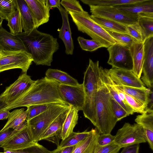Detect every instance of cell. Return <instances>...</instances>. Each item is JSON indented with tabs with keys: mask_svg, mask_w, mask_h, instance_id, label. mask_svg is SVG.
<instances>
[{
	"mask_svg": "<svg viewBox=\"0 0 153 153\" xmlns=\"http://www.w3.org/2000/svg\"><path fill=\"white\" fill-rule=\"evenodd\" d=\"M59 84L45 76L35 80L27 91L0 110L9 111L18 107H27L36 105L67 104L60 95L59 91Z\"/></svg>",
	"mask_w": 153,
	"mask_h": 153,
	"instance_id": "1",
	"label": "cell"
},
{
	"mask_svg": "<svg viewBox=\"0 0 153 153\" xmlns=\"http://www.w3.org/2000/svg\"><path fill=\"white\" fill-rule=\"evenodd\" d=\"M22 41L27 52L37 65H51L54 53L59 49L56 38L35 28L16 35Z\"/></svg>",
	"mask_w": 153,
	"mask_h": 153,
	"instance_id": "2",
	"label": "cell"
},
{
	"mask_svg": "<svg viewBox=\"0 0 153 153\" xmlns=\"http://www.w3.org/2000/svg\"><path fill=\"white\" fill-rule=\"evenodd\" d=\"M98 86L96 128L100 134H111L118 121L113 111L111 95L100 72Z\"/></svg>",
	"mask_w": 153,
	"mask_h": 153,
	"instance_id": "3",
	"label": "cell"
},
{
	"mask_svg": "<svg viewBox=\"0 0 153 153\" xmlns=\"http://www.w3.org/2000/svg\"><path fill=\"white\" fill-rule=\"evenodd\" d=\"M100 69L98 61L89 59V65L84 73L82 84L85 98L82 111L84 117L95 127L97 125L96 101Z\"/></svg>",
	"mask_w": 153,
	"mask_h": 153,
	"instance_id": "4",
	"label": "cell"
},
{
	"mask_svg": "<svg viewBox=\"0 0 153 153\" xmlns=\"http://www.w3.org/2000/svg\"><path fill=\"white\" fill-rule=\"evenodd\" d=\"M68 13L79 31L86 33L105 48H108L117 43L104 28L92 19L87 12Z\"/></svg>",
	"mask_w": 153,
	"mask_h": 153,
	"instance_id": "5",
	"label": "cell"
},
{
	"mask_svg": "<svg viewBox=\"0 0 153 153\" xmlns=\"http://www.w3.org/2000/svg\"><path fill=\"white\" fill-rule=\"evenodd\" d=\"M71 107L67 104H50L45 111L27 121L35 142L38 143L51 123L60 114Z\"/></svg>",
	"mask_w": 153,
	"mask_h": 153,
	"instance_id": "6",
	"label": "cell"
},
{
	"mask_svg": "<svg viewBox=\"0 0 153 153\" xmlns=\"http://www.w3.org/2000/svg\"><path fill=\"white\" fill-rule=\"evenodd\" d=\"M146 142L142 127L137 123H125L117 131L114 142L120 148Z\"/></svg>",
	"mask_w": 153,
	"mask_h": 153,
	"instance_id": "7",
	"label": "cell"
},
{
	"mask_svg": "<svg viewBox=\"0 0 153 153\" xmlns=\"http://www.w3.org/2000/svg\"><path fill=\"white\" fill-rule=\"evenodd\" d=\"M33 61L31 55L26 51H4L0 57V73L15 68L27 73Z\"/></svg>",
	"mask_w": 153,
	"mask_h": 153,
	"instance_id": "8",
	"label": "cell"
},
{
	"mask_svg": "<svg viewBox=\"0 0 153 153\" xmlns=\"http://www.w3.org/2000/svg\"><path fill=\"white\" fill-rule=\"evenodd\" d=\"M109 57L107 63L112 68L132 71L133 62L129 48L117 43L107 48Z\"/></svg>",
	"mask_w": 153,
	"mask_h": 153,
	"instance_id": "9",
	"label": "cell"
},
{
	"mask_svg": "<svg viewBox=\"0 0 153 153\" xmlns=\"http://www.w3.org/2000/svg\"><path fill=\"white\" fill-rule=\"evenodd\" d=\"M92 15L107 18L126 25L137 22L138 15L119 10L114 7L89 6Z\"/></svg>",
	"mask_w": 153,
	"mask_h": 153,
	"instance_id": "10",
	"label": "cell"
},
{
	"mask_svg": "<svg viewBox=\"0 0 153 153\" xmlns=\"http://www.w3.org/2000/svg\"><path fill=\"white\" fill-rule=\"evenodd\" d=\"M59 91L66 104L73 106L79 111L82 110L85 95L82 84L77 86L59 84Z\"/></svg>",
	"mask_w": 153,
	"mask_h": 153,
	"instance_id": "11",
	"label": "cell"
},
{
	"mask_svg": "<svg viewBox=\"0 0 153 153\" xmlns=\"http://www.w3.org/2000/svg\"><path fill=\"white\" fill-rule=\"evenodd\" d=\"M35 81L27 73H23L15 82L6 88L0 96L8 105L27 91Z\"/></svg>",
	"mask_w": 153,
	"mask_h": 153,
	"instance_id": "12",
	"label": "cell"
},
{
	"mask_svg": "<svg viewBox=\"0 0 153 153\" xmlns=\"http://www.w3.org/2000/svg\"><path fill=\"white\" fill-rule=\"evenodd\" d=\"M111 80L117 85H122L146 88L145 85L140 78L132 71L112 68L108 69Z\"/></svg>",
	"mask_w": 153,
	"mask_h": 153,
	"instance_id": "13",
	"label": "cell"
},
{
	"mask_svg": "<svg viewBox=\"0 0 153 153\" xmlns=\"http://www.w3.org/2000/svg\"><path fill=\"white\" fill-rule=\"evenodd\" d=\"M35 143L27 123L19 131L7 140L1 147L4 151L16 150L30 146Z\"/></svg>",
	"mask_w": 153,
	"mask_h": 153,
	"instance_id": "14",
	"label": "cell"
},
{
	"mask_svg": "<svg viewBox=\"0 0 153 153\" xmlns=\"http://www.w3.org/2000/svg\"><path fill=\"white\" fill-rule=\"evenodd\" d=\"M141 80L148 88L153 86V37L144 41V54Z\"/></svg>",
	"mask_w": 153,
	"mask_h": 153,
	"instance_id": "15",
	"label": "cell"
},
{
	"mask_svg": "<svg viewBox=\"0 0 153 153\" xmlns=\"http://www.w3.org/2000/svg\"><path fill=\"white\" fill-rule=\"evenodd\" d=\"M70 108L55 119L42 136L40 140H45L52 142L56 144L57 147L59 145L60 140L61 139L63 125Z\"/></svg>",
	"mask_w": 153,
	"mask_h": 153,
	"instance_id": "16",
	"label": "cell"
},
{
	"mask_svg": "<svg viewBox=\"0 0 153 153\" xmlns=\"http://www.w3.org/2000/svg\"><path fill=\"white\" fill-rule=\"evenodd\" d=\"M25 0L32 13L36 28L49 21L50 10L46 5L45 0Z\"/></svg>",
	"mask_w": 153,
	"mask_h": 153,
	"instance_id": "17",
	"label": "cell"
},
{
	"mask_svg": "<svg viewBox=\"0 0 153 153\" xmlns=\"http://www.w3.org/2000/svg\"><path fill=\"white\" fill-rule=\"evenodd\" d=\"M59 9L62 16V25L58 29L59 37L63 42L65 47V53L67 55H72L74 50L73 41L69 22L68 13L61 6Z\"/></svg>",
	"mask_w": 153,
	"mask_h": 153,
	"instance_id": "18",
	"label": "cell"
},
{
	"mask_svg": "<svg viewBox=\"0 0 153 153\" xmlns=\"http://www.w3.org/2000/svg\"><path fill=\"white\" fill-rule=\"evenodd\" d=\"M119 10L138 15L153 16V0H142L134 3L114 6Z\"/></svg>",
	"mask_w": 153,
	"mask_h": 153,
	"instance_id": "19",
	"label": "cell"
},
{
	"mask_svg": "<svg viewBox=\"0 0 153 153\" xmlns=\"http://www.w3.org/2000/svg\"><path fill=\"white\" fill-rule=\"evenodd\" d=\"M0 46L4 51H17L26 50L21 40L16 35L0 27Z\"/></svg>",
	"mask_w": 153,
	"mask_h": 153,
	"instance_id": "20",
	"label": "cell"
},
{
	"mask_svg": "<svg viewBox=\"0 0 153 153\" xmlns=\"http://www.w3.org/2000/svg\"><path fill=\"white\" fill-rule=\"evenodd\" d=\"M136 123L143 128L146 142L152 151L153 150V110L146 109L144 112L137 116Z\"/></svg>",
	"mask_w": 153,
	"mask_h": 153,
	"instance_id": "21",
	"label": "cell"
},
{
	"mask_svg": "<svg viewBox=\"0 0 153 153\" xmlns=\"http://www.w3.org/2000/svg\"><path fill=\"white\" fill-rule=\"evenodd\" d=\"M133 62L132 71L139 78L142 74L144 54V42L134 43L129 48Z\"/></svg>",
	"mask_w": 153,
	"mask_h": 153,
	"instance_id": "22",
	"label": "cell"
},
{
	"mask_svg": "<svg viewBox=\"0 0 153 153\" xmlns=\"http://www.w3.org/2000/svg\"><path fill=\"white\" fill-rule=\"evenodd\" d=\"M100 133L97 128H93L91 134L76 145L71 153H95L98 146L97 138Z\"/></svg>",
	"mask_w": 153,
	"mask_h": 153,
	"instance_id": "23",
	"label": "cell"
},
{
	"mask_svg": "<svg viewBox=\"0 0 153 153\" xmlns=\"http://www.w3.org/2000/svg\"><path fill=\"white\" fill-rule=\"evenodd\" d=\"M16 1L20 12L23 30L24 32L30 31L36 28L31 10L25 0H16Z\"/></svg>",
	"mask_w": 153,
	"mask_h": 153,
	"instance_id": "24",
	"label": "cell"
},
{
	"mask_svg": "<svg viewBox=\"0 0 153 153\" xmlns=\"http://www.w3.org/2000/svg\"><path fill=\"white\" fill-rule=\"evenodd\" d=\"M100 72L102 79L106 85L112 97L120 104L129 115L134 113L133 109L125 105L120 99L117 93L116 87L114 82L110 79L107 69L100 67Z\"/></svg>",
	"mask_w": 153,
	"mask_h": 153,
	"instance_id": "25",
	"label": "cell"
},
{
	"mask_svg": "<svg viewBox=\"0 0 153 153\" xmlns=\"http://www.w3.org/2000/svg\"><path fill=\"white\" fill-rule=\"evenodd\" d=\"M27 113V109L25 110L24 108L15 109L10 112L7 122L0 131H4L19 127L26 120Z\"/></svg>",
	"mask_w": 153,
	"mask_h": 153,
	"instance_id": "26",
	"label": "cell"
},
{
	"mask_svg": "<svg viewBox=\"0 0 153 153\" xmlns=\"http://www.w3.org/2000/svg\"><path fill=\"white\" fill-rule=\"evenodd\" d=\"M45 75L48 78L54 80L60 84L74 86L80 84L76 79L60 70L49 68L45 72Z\"/></svg>",
	"mask_w": 153,
	"mask_h": 153,
	"instance_id": "27",
	"label": "cell"
},
{
	"mask_svg": "<svg viewBox=\"0 0 153 153\" xmlns=\"http://www.w3.org/2000/svg\"><path fill=\"white\" fill-rule=\"evenodd\" d=\"M79 111L75 108L71 106L66 118L63 124L61 134V139L64 140L73 132L77 123Z\"/></svg>",
	"mask_w": 153,
	"mask_h": 153,
	"instance_id": "28",
	"label": "cell"
},
{
	"mask_svg": "<svg viewBox=\"0 0 153 153\" xmlns=\"http://www.w3.org/2000/svg\"><path fill=\"white\" fill-rule=\"evenodd\" d=\"M92 19L104 28L114 31L127 33L126 25L105 17L91 15Z\"/></svg>",
	"mask_w": 153,
	"mask_h": 153,
	"instance_id": "29",
	"label": "cell"
},
{
	"mask_svg": "<svg viewBox=\"0 0 153 153\" xmlns=\"http://www.w3.org/2000/svg\"><path fill=\"white\" fill-rule=\"evenodd\" d=\"M115 85L117 87L123 92L138 100L147 107L149 91V88H141L122 85H117L115 84Z\"/></svg>",
	"mask_w": 153,
	"mask_h": 153,
	"instance_id": "30",
	"label": "cell"
},
{
	"mask_svg": "<svg viewBox=\"0 0 153 153\" xmlns=\"http://www.w3.org/2000/svg\"><path fill=\"white\" fill-rule=\"evenodd\" d=\"M92 131L93 128L90 131H88L86 130L82 132L73 131L67 137L62 140L57 148L60 149L76 145L88 137L92 133Z\"/></svg>",
	"mask_w": 153,
	"mask_h": 153,
	"instance_id": "31",
	"label": "cell"
},
{
	"mask_svg": "<svg viewBox=\"0 0 153 153\" xmlns=\"http://www.w3.org/2000/svg\"><path fill=\"white\" fill-rule=\"evenodd\" d=\"M142 0H81L89 6L114 7L138 2Z\"/></svg>",
	"mask_w": 153,
	"mask_h": 153,
	"instance_id": "32",
	"label": "cell"
},
{
	"mask_svg": "<svg viewBox=\"0 0 153 153\" xmlns=\"http://www.w3.org/2000/svg\"><path fill=\"white\" fill-rule=\"evenodd\" d=\"M116 41L117 43L129 48L138 42L127 33L117 32L104 28Z\"/></svg>",
	"mask_w": 153,
	"mask_h": 153,
	"instance_id": "33",
	"label": "cell"
},
{
	"mask_svg": "<svg viewBox=\"0 0 153 153\" xmlns=\"http://www.w3.org/2000/svg\"><path fill=\"white\" fill-rule=\"evenodd\" d=\"M7 21V25L11 33L16 35L22 32V22L20 11L18 7L17 10L12 13Z\"/></svg>",
	"mask_w": 153,
	"mask_h": 153,
	"instance_id": "34",
	"label": "cell"
},
{
	"mask_svg": "<svg viewBox=\"0 0 153 153\" xmlns=\"http://www.w3.org/2000/svg\"><path fill=\"white\" fill-rule=\"evenodd\" d=\"M17 7L16 0H0V16L4 19L8 21Z\"/></svg>",
	"mask_w": 153,
	"mask_h": 153,
	"instance_id": "35",
	"label": "cell"
},
{
	"mask_svg": "<svg viewBox=\"0 0 153 153\" xmlns=\"http://www.w3.org/2000/svg\"><path fill=\"white\" fill-rule=\"evenodd\" d=\"M137 23L142 30L146 39L153 37V16H139Z\"/></svg>",
	"mask_w": 153,
	"mask_h": 153,
	"instance_id": "36",
	"label": "cell"
},
{
	"mask_svg": "<svg viewBox=\"0 0 153 153\" xmlns=\"http://www.w3.org/2000/svg\"><path fill=\"white\" fill-rule=\"evenodd\" d=\"M5 153H52V151L48 150L42 145L35 143L27 147L16 150H6Z\"/></svg>",
	"mask_w": 153,
	"mask_h": 153,
	"instance_id": "37",
	"label": "cell"
},
{
	"mask_svg": "<svg viewBox=\"0 0 153 153\" xmlns=\"http://www.w3.org/2000/svg\"><path fill=\"white\" fill-rule=\"evenodd\" d=\"M127 33L138 42H144L146 40L144 33L137 22L126 25Z\"/></svg>",
	"mask_w": 153,
	"mask_h": 153,
	"instance_id": "38",
	"label": "cell"
},
{
	"mask_svg": "<svg viewBox=\"0 0 153 153\" xmlns=\"http://www.w3.org/2000/svg\"><path fill=\"white\" fill-rule=\"evenodd\" d=\"M77 39L81 48L84 51H93L98 48L104 47L100 43L93 39H86L81 36H79Z\"/></svg>",
	"mask_w": 153,
	"mask_h": 153,
	"instance_id": "39",
	"label": "cell"
},
{
	"mask_svg": "<svg viewBox=\"0 0 153 153\" xmlns=\"http://www.w3.org/2000/svg\"><path fill=\"white\" fill-rule=\"evenodd\" d=\"M123 93L127 104L133 109L134 113L141 114L144 112L146 108V105L133 97L124 92Z\"/></svg>",
	"mask_w": 153,
	"mask_h": 153,
	"instance_id": "40",
	"label": "cell"
},
{
	"mask_svg": "<svg viewBox=\"0 0 153 153\" xmlns=\"http://www.w3.org/2000/svg\"><path fill=\"white\" fill-rule=\"evenodd\" d=\"M61 4L68 12L80 13L84 11L79 1L76 0H62Z\"/></svg>",
	"mask_w": 153,
	"mask_h": 153,
	"instance_id": "41",
	"label": "cell"
},
{
	"mask_svg": "<svg viewBox=\"0 0 153 153\" xmlns=\"http://www.w3.org/2000/svg\"><path fill=\"white\" fill-rule=\"evenodd\" d=\"M49 105H36L27 107L28 113L26 119V121L30 120L43 112L47 109Z\"/></svg>",
	"mask_w": 153,
	"mask_h": 153,
	"instance_id": "42",
	"label": "cell"
},
{
	"mask_svg": "<svg viewBox=\"0 0 153 153\" xmlns=\"http://www.w3.org/2000/svg\"><path fill=\"white\" fill-rule=\"evenodd\" d=\"M111 100L113 111L117 121L130 115L111 95Z\"/></svg>",
	"mask_w": 153,
	"mask_h": 153,
	"instance_id": "43",
	"label": "cell"
},
{
	"mask_svg": "<svg viewBox=\"0 0 153 153\" xmlns=\"http://www.w3.org/2000/svg\"><path fill=\"white\" fill-rule=\"evenodd\" d=\"M25 121L20 126L14 129H9L4 131H0V147L4 143L19 131L27 123Z\"/></svg>",
	"mask_w": 153,
	"mask_h": 153,
	"instance_id": "44",
	"label": "cell"
},
{
	"mask_svg": "<svg viewBox=\"0 0 153 153\" xmlns=\"http://www.w3.org/2000/svg\"><path fill=\"white\" fill-rule=\"evenodd\" d=\"M121 149L113 142L103 146L98 145L95 153H118Z\"/></svg>",
	"mask_w": 153,
	"mask_h": 153,
	"instance_id": "45",
	"label": "cell"
},
{
	"mask_svg": "<svg viewBox=\"0 0 153 153\" xmlns=\"http://www.w3.org/2000/svg\"><path fill=\"white\" fill-rule=\"evenodd\" d=\"M115 136L111 134H99L97 138V143L100 146L110 144L114 142Z\"/></svg>",
	"mask_w": 153,
	"mask_h": 153,
	"instance_id": "46",
	"label": "cell"
},
{
	"mask_svg": "<svg viewBox=\"0 0 153 153\" xmlns=\"http://www.w3.org/2000/svg\"><path fill=\"white\" fill-rule=\"evenodd\" d=\"M140 145L136 144L123 147L120 153H139Z\"/></svg>",
	"mask_w": 153,
	"mask_h": 153,
	"instance_id": "47",
	"label": "cell"
},
{
	"mask_svg": "<svg viewBox=\"0 0 153 153\" xmlns=\"http://www.w3.org/2000/svg\"><path fill=\"white\" fill-rule=\"evenodd\" d=\"M45 2L49 10L52 8L56 7L58 9L61 6L60 0H45Z\"/></svg>",
	"mask_w": 153,
	"mask_h": 153,
	"instance_id": "48",
	"label": "cell"
},
{
	"mask_svg": "<svg viewBox=\"0 0 153 153\" xmlns=\"http://www.w3.org/2000/svg\"><path fill=\"white\" fill-rule=\"evenodd\" d=\"M76 145L65 147L61 148H57L52 151V153H71L75 148Z\"/></svg>",
	"mask_w": 153,
	"mask_h": 153,
	"instance_id": "49",
	"label": "cell"
},
{
	"mask_svg": "<svg viewBox=\"0 0 153 153\" xmlns=\"http://www.w3.org/2000/svg\"><path fill=\"white\" fill-rule=\"evenodd\" d=\"M153 88H149L147 105L146 109L153 110Z\"/></svg>",
	"mask_w": 153,
	"mask_h": 153,
	"instance_id": "50",
	"label": "cell"
},
{
	"mask_svg": "<svg viewBox=\"0 0 153 153\" xmlns=\"http://www.w3.org/2000/svg\"><path fill=\"white\" fill-rule=\"evenodd\" d=\"M10 112L9 111L0 110V120L7 119Z\"/></svg>",
	"mask_w": 153,
	"mask_h": 153,
	"instance_id": "51",
	"label": "cell"
},
{
	"mask_svg": "<svg viewBox=\"0 0 153 153\" xmlns=\"http://www.w3.org/2000/svg\"><path fill=\"white\" fill-rule=\"evenodd\" d=\"M7 105L4 98L0 95V110Z\"/></svg>",
	"mask_w": 153,
	"mask_h": 153,
	"instance_id": "52",
	"label": "cell"
},
{
	"mask_svg": "<svg viewBox=\"0 0 153 153\" xmlns=\"http://www.w3.org/2000/svg\"><path fill=\"white\" fill-rule=\"evenodd\" d=\"M4 19L0 16V27L1 26L3 21Z\"/></svg>",
	"mask_w": 153,
	"mask_h": 153,
	"instance_id": "53",
	"label": "cell"
},
{
	"mask_svg": "<svg viewBox=\"0 0 153 153\" xmlns=\"http://www.w3.org/2000/svg\"><path fill=\"white\" fill-rule=\"evenodd\" d=\"M4 51V50L0 46V53H2Z\"/></svg>",
	"mask_w": 153,
	"mask_h": 153,
	"instance_id": "54",
	"label": "cell"
},
{
	"mask_svg": "<svg viewBox=\"0 0 153 153\" xmlns=\"http://www.w3.org/2000/svg\"><path fill=\"white\" fill-rule=\"evenodd\" d=\"M2 53H0V57L1 56Z\"/></svg>",
	"mask_w": 153,
	"mask_h": 153,
	"instance_id": "55",
	"label": "cell"
},
{
	"mask_svg": "<svg viewBox=\"0 0 153 153\" xmlns=\"http://www.w3.org/2000/svg\"><path fill=\"white\" fill-rule=\"evenodd\" d=\"M0 153H5V152H0Z\"/></svg>",
	"mask_w": 153,
	"mask_h": 153,
	"instance_id": "56",
	"label": "cell"
}]
</instances>
